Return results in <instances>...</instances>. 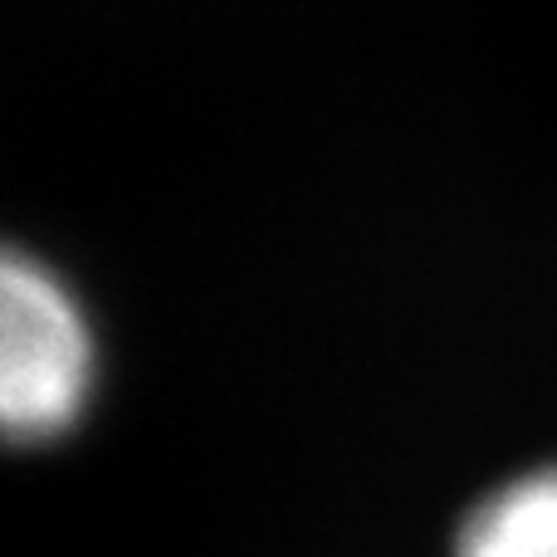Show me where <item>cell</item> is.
Returning <instances> with one entry per match:
<instances>
[{
    "label": "cell",
    "instance_id": "obj_2",
    "mask_svg": "<svg viewBox=\"0 0 557 557\" xmlns=\"http://www.w3.org/2000/svg\"><path fill=\"white\" fill-rule=\"evenodd\" d=\"M460 557H557V470L494 494L465 529Z\"/></svg>",
    "mask_w": 557,
    "mask_h": 557
},
{
    "label": "cell",
    "instance_id": "obj_1",
    "mask_svg": "<svg viewBox=\"0 0 557 557\" xmlns=\"http://www.w3.org/2000/svg\"><path fill=\"white\" fill-rule=\"evenodd\" d=\"M98 343L84 304L45 260L0 245V445H49L84 421Z\"/></svg>",
    "mask_w": 557,
    "mask_h": 557
}]
</instances>
